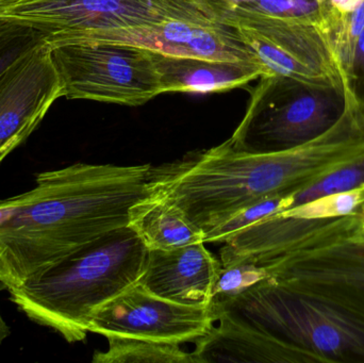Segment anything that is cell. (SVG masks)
Here are the masks:
<instances>
[{
  "label": "cell",
  "instance_id": "3957f363",
  "mask_svg": "<svg viewBox=\"0 0 364 363\" xmlns=\"http://www.w3.org/2000/svg\"><path fill=\"white\" fill-rule=\"evenodd\" d=\"M149 249L129 226L112 230L10 290V300L30 321L66 342H82L96 309L138 283Z\"/></svg>",
  "mask_w": 364,
  "mask_h": 363
},
{
  "label": "cell",
  "instance_id": "83f0119b",
  "mask_svg": "<svg viewBox=\"0 0 364 363\" xmlns=\"http://www.w3.org/2000/svg\"><path fill=\"white\" fill-rule=\"evenodd\" d=\"M350 240L357 241V242L364 243V215L361 213V211L356 227L350 234Z\"/></svg>",
  "mask_w": 364,
  "mask_h": 363
},
{
  "label": "cell",
  "instance_id": "9c48e42d",
  "mask_svg": "<svg viewBox=\"0 0 364 363\" xmlns=\"http://www.w3.org/2000/svg\"><path fill=\"white\" fill-rule=\"evenodd\" d=\"M220 23L237 30L267 75L346 87L328 28L248 14L232 15Z\"/></svg>",
  "mask_w": 364,
  "mask_h": 363
},
{
  "label": "cell",
  "instance_id": "9a60e30c",
  "mask_svg": "<svg viewBox=\"0 0 364 363\" xmlns=\"http://www.w3.org/2000/svg\"><path fill=\"white\" fill-rule=\"evenodd\" d=\"M151 51L164 93L229 91L267 75L258 62L182 57Z\"/></svg>",
  "mask_w": 364,
  "mask_h": 363
},
{
  "label": "cell",
  "instance_id": "484cf974",
  "mask_svg": "<svg viewBox=\"0 0 364 363\" xmlns=\"http://www.w3.org/2000/svg\"><path fill=\"white\" fill-rule=\"evenodd\" d=\"M364 0H327V15L344 17L356 10Z\"/></svg>",
  "mask_w": 364,
  "mask_h": 363
},
{
  "label": "cell",
  "instance_id": "4fadbf2b",
  "mask_svg": "<svg viewBox=\"0 0 364 363\" xmlns=\"http://www.w3.org/2000/svg\"><path fill=\"white\" fill-rule=\"evenodd\" d=\"M205 244L199 242L168 251H149L138 283L171 302L208 306L222 262Z\"/></svg>",
  "mask_w": 364,
  "mask_h": 363
},
{
  "label": "cell",
  "instance_id": "277c9868",
  "mask_svg": "<svg viewBox=\"0 0 364 363\" xmlns=\"http://www.w3.org/2000/svg\"><path fill=\"white\" fill-rule=\"evenodd\" d=\"M224 313L296 347L310 363H364L363 313L272 278L242 294Z\"/></svg>",
  "mask_w": 364,
  "mask_h": 363
},
{
  "label": "cell",
  "instance_id": "5bb4252c",
  "mask_svg": "<svg viewBox=\"0 0 364 363\" xmlns=\"http://www.w3.org/2000/svg\"><path fill=\"white\" fill-rule=\"evenodd\" d=\"M216 323L194 343L191 352L194 363H310L296 347L237 315L224 313Z\"/></svg>",
  "mask_w": 364,
  "mask_h": 363
},
{
  "label": "cell",
  "instance_id": "f546056e",
  "mask_svg": "<svg viewBox=\"0 0 364 363\" xmlns=\"http://www.w3.org/2000/svg\"><path fill=\"white\" fill-rule=\"evenodd\" d=\"M361 213H363V215H364V205H363V209H361Z\"/></svg>",
  "mask_w": 364,
  "mask_h": 363
},
{
  "label": "cell",
  "instance_id": "e0dca14e",
  "mask_svg": "<svg viewBox=\"0 0 364 363\" xmlns=\"http://www.w3.org/2000/svg\"><path fill=\"white\" fill-rule=\"evenodd\" d=\"M108 350L95 352L94 363H194L181 345L144 339L108 337Z\"/></svg>",
  "mask_w": 364,
  "mask_h": 363
},
{
  "label": "cell",
  "instance_id": "8fae6325",
  "mask_svg": "<svg viewBox=\"0 0 364 363\" xmlns=\"http://www.w3.org/2000/svg\"><path fill=\"white\" fill-rule=\"evenodd\" d=\"M60 97L63 85L46 40L0 76V162L33 134Z\"/></svg>",
  "mask_w": 364,
  "mask_h": 363
},
{
  "label": "cell",
  "instance_id": "7c38bea8",
  "mask_svg": "<svg viewBox=\"0 0 364 363\" xmlns=\"http://www.w3.org/2000/svg\"><path fill=\"white\" fill-rule=\"evenodd\" d=\"M68 40L121 43L182 57L258 62L237 30L220 21H168Z\"/></svg>",
  "mask_w": 364,
  "mask_h": 363
},
{
  "label": "cell",
  "instance_id": "4dcf8cb0",
  "mask_svg": "<svg viewBox=\"0 0 364 363\" xmlns=\"http://www.w3.org/2000/svg\"><path fill=\"white\" fill-rule=\"evenodd\" d=\"M2 1H4V0H0V2H2Z\"/></svg>",
  "mask_w": 364,
  "mask_h": 363
},
{
  "label": "cell",
  "instance_id": "8992f818",
  "mask_svg": "<svg viewBox=\"0 0 364 363\" xmlns=\"http://www.w3.org/2000/svg\"><path fill=\"white\" fill-rule=\"evenodd\" d=\"M0 19L34 28L48 43L168 21H218L197 0H4Z\"/></svg>",
  "mask_w": 364,
  "mask_h": 363
},
{
  "label": "cell",
  "instance_id": "ac0fdd59",
  "mask_svg": "<svg viewBox=\"0 0 364 363\" xmlns=\"http://www.w3.org/2000/svg\"><path fill=\"white\" fill-rule=\"evenodd\" d=\"M220 262L222 266L208 305L218 320L242 294L271 278L264 266L250 258H227L220 259Z\"/></svg>",
  "mask_w": 364,
  "mask_h": 363
},
{
  "label": "cell",
  "instance_id": "7402d4cb",
  "mask_svg": "<svg viewBox=\"0 0 364 363\" xmlns=\"http://www.w3.org/2000/svg\"><path fill=\"white\" fill-rule=\"evenodd\" d=\"M364 185V153L357 159L331 170L308 183L294 194L292 207L328 194L356 189Z\"/></svg>",
  "mask_w": 364,
  "mask_h": 363
},
{
  "label": "cell",
  "instance_id": "cb8c5ba5",
  "mask_svg": "<svg viewBox=\"0 0 364 363\" xmlns=\"http://www.w3.org/2000/svg\"><path fill=\"white\" fill-rule=\"evenodd\" d=\"M348 90L355 102L364 108V30L357 43Z\"/></svg>",
  "mask_w": 364,
  "mask_h": 363
},
{
  "label": "cell",
  "instance_id": "2e32d148",
  "mask_svg": "<svg viewBox=\"0 0 364 363\" xmlns=\"http://www.w3.org/2000/svg\"><path fill=\"white\" fill-rule=\"evenodd\" d=\"M128 226L149 251L177 249L203 242V234L172 202L151 193L129 211Z\"/></svg>",
  "mask_w": 364,
  "mask_h": 363
},
{
  "label": "cell",
  "instance_id": "30bf717a",
  "mask_svg": "<svg viewBox=\"0 0 364 363\" xmlns=\"http://www.w3.org/2000/svg\"><path fill=\"white\" fill-rule=\"evenodd\" d=\"M209 306L171 302L134 283L96 309L89 332L106 337L144 339L158 342H196L215 325Z\"/></svg>",
  "mask_w": 364,
  "mask_h": 363
},
{
  "label": "cell",
  "instance_id": "d4e9b609",
  "mask_svg": "<svg viewBox=\"0 0 364 363\" xmlns=\"http://www.w3.org/2000/svg\"><path fill=\"white\" fill-rule=\"evenodd\" d=\"M197 1L218 21L220 17L235 10L243 2L250 1V0H197Z\"/></svg>",
  "mask_w": 364,
  "mask_h": 363
},
{
  "label": "cell",
  "instance_id": "44dd1931",
  "mask_svg": "<svg viewBox=\"0 0 364 363\" xmlns=\"http://www.w3.org/2000/svg\"><path fill=\"white\" fill-rule=\"evenodd\" d=\"M294 194L276 195L246 207L212 232L203 236L205 243H224L242 230L259 223L272 215L291 208Z\"/></svg>",
  "mask_w": 364,
  "mask_h": 363
},
{
  "label": "cell",
  "instance_id": "52a82bcc",
  "mask_svg": "<svg viewBox=\"0 0 364 363\" xmlns=\"http://www.w3.org/2000/svg\"><path fill=\"white\" fill-rule=\"evenodd\" d=\"M48 44L68 99L141 106L164 94L149 49L81 40Z\"/></svg>",
  "mask_w": 364,
  "mask_h": 363
},
{
  "label": "cell",
  "instance_id": "ffe728a7",
  "mask_svg": "<svg viewBox=\"0 0 364 363\" xmlns=\"http://www.w3.org/2000/svg\"><path fill=\"white\" fill-rule=\"evenodd\" d=\"M364 205V185L356 189L328 194L279 212L284 217L309 221H331L360 212Z\"/></svg>",
  "mask_w": 364,
  "mask_h": 363
},
{
  "label": "cell",
  "instance_id": "7a4b0ae2",
  "mask_svg": "<svg viewBox=\"0 0 364 363\" xmlns=\"http://www.w3.org/2000/svg\"><path fill=\"white\" fill-rule=\"evenodd\" d=\"M361 153L358 132L340 121L316 140L279 153H244L225 141L174 163L151 166L147 187L175 205L205 236L246 207L296 193Z\"/></svg>",
  "mask_w": 364,
  "mask_h": 363
},
{
  "label": "cell",
  "instance_id": "603a6c76",
  "mask_svg": "<svg viewBox=\"0 0 364 363\" xmlns=\"http://www.w3.org/2000/svg\"><path fill=\"white\" fill-rule=\"evenodd\" d=\"M46 42L43 32L0 19V76L23 55Z\"/></svg>",
  "mask_w": 364,
  "mask_h": 363
},
{
  "label": "cell",
  "instance_id": "1f68e13d",
  "mask_svg": "<svg viewBox=\"0 0 364 363\" xmlns=\"http://www.w3.org/2000/svg\"><path fill=\"white\" fill-rule=\"evenodd\" d=\"M325 2H327V0H324Z\"/></svg>",
  "mask_w": 364,
  "mask_h": 363
},
{
  "label": "cell",
  "instance_id": "4316f807",
  "mask_svg": "<svg viewBox=\"0 0 364 363\" xmlns=\"http://www.w3.org/2000/svg\"><path fill=\"white\" fill-rule=\"evenodd\" d=\"M23 200H25V193L6 198V200H0V226L12 217V215L23 205Z\"/></svg>",
  "mask_w": 364,
  "mask_h": 363
},
{
  "label": "cell",
  "instance_id": "ba28073f",
  "mask_svg": "<svg viewBox=\"0 0 364 363\" xmlns=\"http://www.w3.org/2000/svg\"><path fill=\"white\" fill-rule=\"evenodd\" d=\"M359 213L333 220L303 246L261 266L280 285L364 315V243L350 239Z\"/></svg>",
  "mask_w": 364,
  "mask_h": 363
},
{
  "label": "cell",
  "instance_id": "6da1fadb",
  "mask_svg": "<svg viewBox=\"0 0 364 363\" xmlns=\"http://www.w3.org/2000/svg\"><path fill=\"white\" fill-rule=\"evenodd\" d=\"M151 164L75 163L38 173L18 210L0 226V283L38 278L90 243L126 227L149 196Z\"/></svg>",
  "mask_w": 364,
  "mask_h": 363
},
{
  "label": "cell",
  "instance_id": "d6986e66",
  "mask_svg": "<svg viewBox=\"0 0 364 363\" xmlns=\"http://www.w3.org/2000/svg\"><path fill=\"white\" fill-rule=\"evenodd\" d=\"M241 14L307 21L328 28L327 4L324 0H250L220 17L218 21Z\"/></svg>",
  "mask_w": 364,
  "mask_h": 363
},
{
  "label": "cell",
  "instance_id": "5b68a950",
  "mask_svg": "<svg viewBox=\"0 0 364 363\" xmlns=\"http://www.w3.org/2000/svg\"><path fill=\"white\" fill-rule=\"evenodd\" d=\"M353 102L343 85L263 75L243 119L226 142L244 153L289 151L331 130Z\"/></svg>",
  "mask_w": 364,
  "mask_h": 363
},
{
  "label": "cell",
  "instance_id": "f1b7e54d",
  "mask_svg": "<svg viewBox=\"0 0 364 363\" xmlns=\"http://www.w3.org/2000/svg\"><path fill=\"white\" fill-rule=\"evenodd\" d=\"M4 290H6V287L0 283V292L4 291ZM10 335V327H9L8 324L6 323L4 318H2L1 313H0V343L4 342L6 339H8Z\"/></svg>",
  "mask_w": 364,
  "mask_h": 363
}]
</instances>
